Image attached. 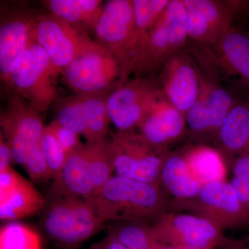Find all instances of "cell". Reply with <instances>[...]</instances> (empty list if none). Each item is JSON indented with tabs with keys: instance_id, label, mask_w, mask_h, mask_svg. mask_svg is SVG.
<instances>
[{
	"instance_id": "4dcf8cb0",
	"label": "cell",
	"mask_w": 249,
	"mask_h": 249,
	"mask_svg": "<svg viewBox=\"0 0 249 249\" xmlns=\"http://www.w3.org/2000/svg\"><path fill=\"white\" fill-rule=\"evenodd\" d=\"M232 186L242 209L249 216V153L242 154L232 166Z\"/></svg>"
},
{
	"instance_id": "9c48e42d",
	"label": "cell",
	"mask_w": 249,
	"mask_h": 249,
	"mask_svg": "<svg viewBox=\"0 0 249 249\" xmlns=\"http://www.w3.org/2000/svg\"><path fill=\"white\" fill-rule=\"evenodd\" d=\"M109 142L116 175L157 184L165 160L159 147L130 131H119Z\"/></svg>"
},
{
	"instance_id": "7402d4cb",
	"label": "cell",
	"mask_w": 249,
	"mask_h": 249,
	"mask_svg": "<svg viewBox=\"0 0 249 249\" xmlns=\"http://www.w3.org/2000/svg\"><path fill=\"white\" fill-rule=\"evenodd\" d=\"M160 179L163 186L178 201L188 200L197 196L202 185L192 175L185 159L171 156L165 159Z\"/></svg>"
},
{
	"instance_id": "e575fe53",
	"label": "cell",
	"mask_w": 249,
	"mask_h": 249,
	"mask_svg": "<svg viewBox=\"0 0 249 249\" xmlns=\"http://www.w3.org/2000/svg\"><path fill=\"white\" fill-rule=\"evenodd\" d=\"M14 161L12 151L2 134L0 136V171L9 168Z\"/></svg>"
},
{
	"instance_id": "f35d334b",
	"label": "cell",
	"mask_w": 249,
	"mask_h": 249,
	"mask_svg": "<svg viewBox=\"0 0 249 249\" xmlns=\"http://www.w3.org/2000/svg\"><path fill=\"white\" fill-rule=\"evenodd\" d=\"M240 243L244 244V245H249V235L247 236V237H245V238L242 239L240 241H238Z\"/></svg>"
},
{
	"instance_id": "1f68e13d",
	"label": "cell",
	"mask_w": 249,
	"mask_h": 249,
	"mask_svg": "<svg viewBox=\"0 0 249 249\" xmlns=\"http://www.w3.org/2000/svg\"><path fill=\"white\" fill-rule=\"evenodd\" d=\"M23 167L35 182H44L52 178L50 170L39 144L29 152Z\"/></svg>"
},
{
	"instance_id": "ac0fdd59",
	"label": "cell",
	"mask_w": 249,
	"mask_h": 249,
	"mask_svg": "<svg viewBox=\"0 0 249 249\" xmlns=\"http://www.w3.org/2000/svg\"><path fill=\"white\" fill-rule=\"evenodd\" d=\"M185 124L184 114L161 95L152 105L138 127L141 135L149 143L160 147L179 137Z\"/></svg>"
},
{
	"instance_id": "8d00e7d4",
	"label": "cell",
	"mask_w": 249,
	"mask_h": 249,
	"mask_svg": "<svg viewBox=\"0 0 249 249\" xmlns=\"http://www.w3.org/2000/svg\"><path fill=\"white\" fill-rule=\"evenodd\" d=\"M227 249H249V247L239 242H232L231 245L228 246Z\"/></svg>"
},
{
	"instance_id": "277c9868",
	"label": "cell",
	"mask_w": 249,
	"mask_h": 249,
	"mask_svg": "<svg viewBox=\"0 0 249 249\" xmlns=\"http://www.w3.org/2000/svg\"><path fill=\"white\" fill-rule=\"evenodd\" d=\"M67 85L75 93H106L125 84L128 76L114 54L94 41L63 70Z\"/></svg>"
},
{
	"instance_id": "ba28073f",
	"label": "cell",
	"mask_w": 249,
	"mask_h": 249,
	"mask_svg": "<svg viewBox=\"0 0 249 249\" xmlns=\"http://www.w3.org/2000/svg\"><path fill=\"white\" fill-rule=\"evenodd\" d=\"M108 94L75 93L55 101L56 119L62 125L83 135L87 142L106 139L109 119Z\"/></svg>"
},
{
	"instance_id": "4316f807",
	"label": "cell",
	"mask_w": 249,
	"mask_h": 249,
	"mask_svg": "<svg viewBox=\"0 0 249 249\" xmlns=\"http://www.w3.org/2000/svg\"><path fill=\"white\" fill-rule=\"evenodd\" d=\"M169 1V0H133L136 23L134 67L147 34L160 19Z\"/></svg>"
},
{
	"instance_id": "603a6c76",
	"label": "cell",
	"mask_w": 249,
	"mask_h": 249,
	"mask_svg": "<svg viewBox=\"0 0 249 249\" xmlns=\"http://www.w3.org/2000/svg\"><path fill=\"white\" fill-rule=\"evenodd\" d=\"M222 145L242 155L249 147V103L234 104L219 129Z\"/></svg>"
},
{
	"instance_id": "cb8c5ba5",
	"label": "cell",
	"mask_w": 249,
	"mask_h": 249,
	"mask_svg": "<svg viewBox=\"0 0 249 249\" xmlns=\"http://www.w3.org/2000/svg\"><path fill=\"white\" fill-rule=\"evenodd\" d=\"M183 158L190 171L201 185L224 181L227 168L222 156L209 147H196L192 149Z\"/></svg>"
},
{
	"instance_id": "74e56055",
	"label": "cell",
	"mask_w": 249,
	"mask_h": 249,
	"mask_svg": "<svg viewBox=\"0 0 249 249\" xmlns=\"http://www.w3.org/2000/svg\"><path fill=\"white\" fill-rule=\"evenodd\" d=\"M159 249H199L193 248V247H181V246L164 245H160V247H159Z\"/></svg>"
},
{
	"instance_id": "8fae6325",
	"label": "cell",
	"mask_w": 249,
	"mask_h": 249,
	"mask_svg": "<svg viewBox=\"0 0 249 249\" xmlns=\"http://www.w3.org/2000/svg\"><path fill=\"white\" fill-rule=\"evenodd\" d=\"M40 114L15 93L0 116L1 134L12 151L14 162L22 166L29 152L38 145L45 128Z\"/></svg>"
},
{
	"instance_id": "d590c367",
	"label": "cell",
	"mask_w": 249,
	"mask_h": 249,
	"mask_svg": "<svg viewBox=\"0 0 249 249\" xmlns=\"http://www.w3.org/2000/svg\"><path fill=\"white\" fill-rule=\"evenodd\" d=\"M87 249H127L114 237L108 235Z\"/></svg>"
},
{
	"instance_id": "3957f363",
	"label": "cell",
	"mask_w": 249,
	"mask_h": 249,
	"mask_svg": "<svg viewBox=\"0 0 249 249\" xmlns=\"http://www.w3.org/2000/svg\"><path fill=\"white\" fill-rule=\"evenodd\" d=\"M60 73L34 36L15 62L6 84L39 112H45L58 98L55 79Z\"/></svg>"
},
{
	"instance_id": "e0dca14e",
	"label": "cell",
	"mask_w": 249,
	"mask_h": 249,
	"mask_svg": "<svg viewBox=\"0 0 249 249\" xmlns=\"http://www.w3.org/2000/svg\"><path fill=\"white\" fill-rule=\"evenodd\" d=\"M235 103L230 93L214 85L201 82L196 103L186 113V122L196 132L219 129Z\"/></svg>"
},
{
	"instance_id": "836d02e7",
	"label": "cell",
	"mask_w": 249,
	"mask_h": 249,
	"mask_svg": "<svg viewBox=\"0 0 249 249\" xmlns=\"http://www.w3.org/2000/svg\"><path fill=\"white\" fill-rule=\"evenodd\" d=\"M24 178L15 171L11 167L0 171V199L7 196L14 191Z\"/></svg>"
},
{
	"instance_id": "5bb4252c",
	"label": "cell",
	"mask_w": 249,
	"mask_h": 249,
	"mask_svg": "<svg viewBox=\"0 0 249 249\" xmlns=\"http://www.w3.org/2000/svg\"><path fill=\"white\" fill-rule=\"evenodd\" d=\"M36 17L25 9H12L1 15L0 72L6 83L15 62L34 37Z\"/></svg>"
},
{
	"instance_id": "44dd1931",
	"label": "cell",
	"mask_w": 249,
	"mask_h": 249,
	"mask_svg": "<svg viewBox=\"0 0 249 249\" xmlns=\"http://www.w3.org/2000/svg\"><path fill=\"white\" fill-rule=\"evenodd\" d=\"M51 14L83 29L94 32L103 9L100 0H48L42 1Z\"/></svg>"
},
{
	"instance_id": "4fadbf2b",
	"label": "cell",
	"mask_w": 249,
	"mask_h": 249,
	"mask_svg": "<svg viewBox=\"0 0 249 249\" xmlns=\"http://www.w3.org/2000/svg\"><path fill=\"white\" fill-rule=\"evenodd\" d=\"M161 93L152 81L138 78L125 83L107 96L109 119L120 132L139 127Z\"/></svg>"
},
{
	"instance_id": "2e32d148",
	"label": "cell",
	"mask_w": 249,
	"mask_h": 249,
	"mask_svg": "<svg viewBox=\"0 0 249 249\" xmlns=\"http://www.w3.org/2000/svg\"><path fill=\"white\" fill-rule=\"evenodd\" d=\"M163 85L165 98L178 111L186 114L197 100L201 81L189 59L183 55H174L167 61Z\"/></svg>"
},
{
	"instance_id": "d4e9b609",
	"label": "cell",
	"mask_w": 249,
	"mask_h": 249,
	"mask_svg": "<svg viewBox=\"0 0 249 249\" xmlns=\"http://www.w3.org/2000/svg\"><path fill=\"white\" fill-rule=\"evenodd\" d=\"M219 42L227 65L249 85V36L231 29Z\"/></svg>"
},
{
	"instance_id": "7c38bea8",
	"label": "cell",
	"mask_w": 249,
	"mask_h": 249,
	"mask_svg": "<svg viewBox=\"0 0 249 249\" xmlns=\"http://www.w3.org/2000/svg\"><path fill=\"white\" fill-rule=\"evenodd\" d=\"M178 202L222 230L249 225V216L242 209L233 187L225 181L203 185L194 198Z\"/></svg>"
},
{
	"instance_id": "8992f818",
	"label": "cell",
	"mask_w": 249,
	"mask_h": 249,
	"mask_svg": "<svg viewBox=\"0 0 249 249\" xmlns=\"http://www.w3.org/2000/svg\"><path fill=\"white\" fill-rule=\"evenodd\" d=\"M94 34L95 42L114 54L128 74L133 71L136 47L133 1H107L103 5Z\"/></svg>"
},
{
	"instance_id": "5b68a950",
	"label": "cell",
	"mask_w": 249,
	"mask_h": 249,
	"mask_svg": "<svg viewBox=\"0 0 249 249\" xmlns=\"http://www.w3.org/2000/svg\"><path fill=\"white\" fill-rule=\"evenodd\" d=\"M189 37L183 0H170L161 16L147 34L134 65V71L153 70L168 61Z\"/></svg>"
},
{
	"instance_id": "f546056e",
	"label": "cell",
	"mask_w": 249,
	"mask_h": 249,
	"mask_svg": "<svg viewBox=\"0 0 249 249\" xmlns=\"http://www.w3.org/2000/svg\"><path fill=\"white\" fill-rule=\"evenodd\" d=\"M39 145L50 170L52 179H54L65 164L67 156L47 126L44 129Z\"/></svg>"
},
{
	"instance_id": "6da1fadb",
	"label": "cell",
	"mask_w": 249,
	"mask_h": 249,
	"mask_svg": "<svg viewBox=\"0 0 249 249\" xmlns=\"http://www.w3.org/2000/svg\"><path fill=\"white\" fill-rule=\"evenodd\" d=\"M94 199L49 196L42 211L41 226L50 240L64 249H76L105 229Z\"/></svg>"
},
{
	"instance_id": "d6986e66",
	"label": "cell",
	"mask_w": 249,
	"mask_h": 249,
	"mask_svg": "<svg viewBox=\"0 0 249 249\" xmlns=\"http://www.w3.org/2000/svg\"><path fill=\"white\" fill-rule=\"evenodd\" d=\"M49 196L93 200L96 193L85 155V145L67 156L51 188Z\"/></svg>"
},
{
	"instance_id": "d6a6232c",
	"label": "cell",
	"mask_w": 249,
	"mask_h": 249,
	"mask_svg": "<svg viewBox=\"0 0 249 249\" xmlns=\"http://www.w3.org/2000/svg\"><path fill=\"white\" fill-rule=\"evenodd\" d=\"M47 127L53 134L54 137L67 156L83 146V144L80 140V134L64 127L55 119Z\"/></svg>"
},
{
	"instance_id": "f1b7e54d",
	"label": "cell",
	"mask_w": 249,
	"mask_h": 249,
	"mask_svg": "<svg viewBox=\"0 0 249 249\" xmlns=\"http://www.w3.org/2000/svg\"><path fill=\"white\" fill-rule=\"evenodd\" d=\"M0 249H42V237L28 224L9 222L0 229Z\"/></svg>"
},
{
	"instance_id": "7a4b0ae2",
	"label": "cell",
	"mask_w": 249,
	"mask_h": 249,
	"mask_svg": "<svg viewBox=\"0 0 249 249\" xmlns=\"http://www.w3.org/2000/svg\"><path fill=\"white\" fill-rule=\"evenodd\" d=\"M106 222H138L163 213L164 196L157 184L114 175L94 199Z\"/></svg>"
},
{
	"instance_id": "83f0119b",
	"label": "cell",
	"mask_w": 249,
	"mask_h": 249,
	"mask_svg": "<svg viewBox=\"0 0 249 249\" xmlns=\"http://www.w3.org/2000/svg\"><path fill=\"white\" fill-rule=\"evenodd\" d=\"M108 235L119 241L127 249H159L160 243L151 227L137 222H127L108 228Z\"/></svg>"
},
{
	"instance_id": "ffe728a7",
	"label": "cell",
	"mask_w": 249,
	"mask_h": 249,
	"mask_svg": "<svg viewBox=\"0 0 249 249\" xmlns=\"http://www.w3.org/2000/svg\"><path fill=\"white\" fill-rule=\"evenodd\" d=\"M46 202L35 186L24 178L14 191L0 199V219L17 222L43 211Z\"/></svg>"
},
{
	"instance_id": "52a82bcc",
	"label": "cell",
	"mask_w": 249,
	"mask_h": 249,
	"mask_svg": "<svg viewBox=\"0 0 249 249\" xmlns=\"http://www.w3.org/2000/svg\"><path fill=\"white\" fill-rule=\"evenodd\" d=\"M151 229L160 245L214 249L232 242L224 236L222 229L194 214L163 213L157 217Z\"/></svg>"
},
{
	"instance_id": "484cf974",
	"label": "cell",
	"mask_w": 249,
	"mask_h": 249,
	"mask_svg": "<svg viewBox=\"0 0 249 249\" xmlns=\"http://www.w3.org/2000/svg\"><path fill=\"white\" fill-rule=\"evenodd\" d=\"M85 155L96 196L114 175V160L110 142L107 139L85 144Z\"/></svg>"
},
{
	"instance_id": "30bf717a",
	"label": "cell",
	"mask_w": 249,
	"mask_h": 249,
	"mask_svg": "<svg viewBox=\"0 0 249 249\" xmlns=\"http://www.w3.org/2000/svg\"><path fill=\"white\" fill-rule=\"evenodd\" d=\"M34 36L61 73L93 41L87 31L51 13L37 16Z\"/></svg>"
},
{
	"instance_id": "9a60e30c",
	"label": "cell",
	"mask_w": 249,
	"mask_h": 249,
	"mask_svg": "<svg viewBox=\"0 0 249 249\" xmlns=\"http://www.w3.org/2000/svg\"><path fill=\"white\" fill-rule=\"evenodd\" d=\"M188 36L198 42H219L231 28V14L219 1L183 0Z\"/></svg>"
}]
</instances>
